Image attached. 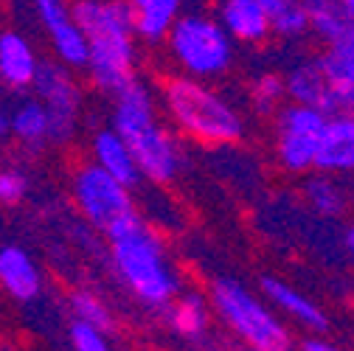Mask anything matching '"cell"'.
<instances>
[{
    "label": "cell",
    "instance_id": "cell-1",
    "mask_svg": "<svg viewBox=\"0 0 354 351\" xmlns=\"http://www.w3.org/2000/svg\"><path fill=\"white\" fill-rule=\"evenodd\" d=\"M76 26L87 42V76L104 96H118L138 79V37L124 0H73Z\"/></svg>",
    "mask_w": 354,
    "mask_h": 351
},
{
    "label": "cell",
    "instance_id": "cell-2",
    "mask_svg": "<svg viewBox=\"0 0 354 351\" xmlns=\"http://www.w3.org/2000/svg\"><path fill=\"white\" fill-rule=\"evenodd\" d=\"M113 129L127 141L138 163L141 178L155 186H169L183 171L186 152L180 135H174L160 115L152 87L141 79L129 82L118 96H113Z\"/></svg>",
    "mask_w": 354,
    "mask_h": 351
},
{
    "label": "cell",
    "instance_id": "cell-3",
    "mask_svg": "<svg viewBox=\"0 0 354 351\" xmlns=\"http://www.w3.org/2000/svg\"><path fill=\"white\" fill-rule=\"evenodd\" d=\"M107 242L115 278L138 303L149 310H166L183 292V276L169 258L166 239L144 216Z\"/></svg>",
    "mask_w": 354,
    "mask_h": 351
},
{
    "label": "cell",
    "instance_id": "cell-4",
    "mask_svg": "<svg viewBox=\"0 0 354 351\" xmlns=\"http://www.w3.org/2000/svg\"><path fill=\"white\" fill-rule=\"evenodd\" d=\"M160 107L177 135L205 146H231L248 133L245 115L225 93L183 73L160 84Z\"/></svg>",
    "mask_w": 354,
    "mask_h": 351
},
{
    "label": "cell",
    "instance_id": "cell-5",
    "mask_svg": "<svg viewBox=\"0 0 354 351\" xmlns=\"http://www.w3.org/2000/svg\"><path fill=\"white\" fill-rule=\"evenodd\" d=\"M171 62L183 76L200 82H216L234 68L236 42L208 15H180L166 34Z\"/></svg>",
    "mask_w": 354,
    "mask_h": 351
},
{
    "label": "cell",
    "instance_id": "cell-6",
    "mask_svg": "<svg viewBox=\"0 0 354 351\" xmlns=\"http://www.w3.org/2000/svg\"><path fill=\"white\" fill-rule=\"evenodd\" d=\"M208 301L214 315L253 351H290L292 337L281 318L242 281L216 278L208 290Z\"/></svg>",
    "mask_w": 354,
    "mask_h": 351
},
{
    "label": "cell",
    "instance_id": "cell-7",
    "mask_svg": "<svg viewBox=\"0 0 354 351\" xmlns=\"http://www.w3.org/2000/svg\"><path fill=\"white\" fill-rule=\"evenodd\" d=\"M71 194L84 216V222L104 239L124 234L129 225L141 219L138 202L127 186L113 180L107 171H102L93 160L79 163L71 174Z\"/></svg>",
    "mask_w": 354,
    "mask_h": 351
},
{
    "label": "cell",
    "instance_id": "cell-8",
    "mask_svg": "<svg viewBox=\"0 0 354 351\" xmlns=\"http://www.w3.org/2000/svg\"><path fill=\"white\" fill-rule=\"evenodd\" d=\"M34 99L48 113L51 146H68L79 133V118L84 107V91L76 70L57 59H42L31 82Z\"/></svg>",
    "mask_w": 354,
    "mask_h": 351
},
{
    "label": "cell",
    "instance_id": "cell-9",
    "mask_svg": "<svg viewBox=\"0 0 354 351\" xmlns=\"http://www.w3.org/2000/svg\"><path fill=\"white\" fill-rule=\"evenodd\" d=\"M34 17L39 20L42 31L48 34L54 59L71 70H84L87 65V42L82 28L76 26L71 0H31Z\"/></svg>",
    "mask_w": 354,
    "mask_h": 351
},
{
    "label": "cell",
    "instance_id": "cell-10",
    "mask_svg": "<svg viewBox=\"0 0 354 351\" xmlns=\"http://www.w3.org/2000/svg\"><path fill=\"white\" fill-rule=\"evenodd\" d=\"M0 290L17 303H34L46 290L42 267L20 242L0 245Z\"/></svg>",
    "mask_w": 354,
    "mask_h": 351
},
{
    "label": "cell",
    "instance_id": "cell-11",
    "mask_svg": "<svg viewBox=\"0 0 354 351\" xmlns=\"http://www.w3.org/2000/svg\"><path fill=\"white\" fill-rule=\"evenodd\" d=\"M309 31H313L326 51L354 57V23L343 12L340 0H301Z\"/></svg>",
    "mask_w": 354,
    "mask_h": 351
},
{
    "label": "cell",
    "instance_id": "cell-12",
    "mask_svg": "<svg viewBox=\"0 0 354 351\" xmlns=\"http://www.w3.org/2000/svg\"><path fill=\"white\" fill-rule=\"evenodd\" d=\"M39 54L31 46V39L17 28L0 31V84L9 91L26 93L39 68Z\"/></svg>",
    "mask_w": 354,
    "mask_h": 351
},
{
    "label": "cell",
    "instance_id": "cell-13",
    "mask_svg": "<svg viewBox=\"0 0 354 351\" xmlns=\"http://www.w3.org/2000/svg\"><path fill=\"white\" fill-rule=\"evenodd\" d=\"M315 171L351 174L354 171V115H329L315 146Z\"/></svg>",
    "mask_w": 354,
    "mask_h": 351
},
{
    "label": "cell",
    "instance_id": "cell-14",
    "mask_svg": "<svg viewBox=\"0 0 354 351\" xmlns=\"http://www.w3.org/2000/svg\"><path fill=\"white\" fill-rule=\"evenodd\" d=\"M91 160L102 171H107L113 180L127 186L129 191H136L144 183L141 171H138V163H136V158H132L127 141L115 133L113 126H99L93 133V138H91Z\"/></svg>",
    "mask_w": 354,
    "mask_h": 351
},
{
    "label": "cell",
    "instance_id": "cell-15",
    "mask_svg": "<svg viewBox=\"0 0 354 351\" xmlns=\"http://www.w3.org/2000/svg\"><path fill=\"white\" fill-rule=\"evenodd\" d=\"M259 287H261L264 298H268L281 315H287L290 321L301 323L304 329L318 332V334L329 329L326 312L321 310V306L313 298H306L301 290H295L292 284H287V281H281L276 276H261Z\"/></svg>",
    "mask_w": 354,
    "mask_h": 351
},
{
    "label": "cell",
    "instance_id": "cell-16",
    "mask_svg": "<svg viewBox=\"0 0 354 351\" xmlns=\"http://www.w3.org/2000/svg\"><path fill=\"white\" fill-rule=\"evenodd\" d=\"M216 23L242 46H261L270 37V20L256 0H219Z\"/></svg>",
    "mask_w": 354,
    "mask_h": 351
},
{
    "label": "cell",
    "instance_id": "cell-17",
    "mask_svg": "<svg viewBox=\"0 0 354 351\" xmlns=\"http://www.w3.org/2000/svg\"><path fill=\"white\" fill-rule=\"evenodd\" d=\"M9 138L28 155H39L51 146L48 138V113L34 96L23 99L9 113Z\"/></svg>",
    "mask_w": 354,
    "mask_h": 351
},
{
    "label": "cell",
    "instance_id": "cell-18",
    "mask_svg": "<svg viewBox=\"0 0 354 351\" xmlns=\"http://www.w3.org/2000/svg\"><path fill=\"white\" fill-rule=\"evenodd\" d=\"M318 65L324 70L329 87V115H354V57H343L335 51L318 54Z\"/></svg>",
    "mask_w": 354,
    "mask_h": 351
},
{
    "label": "cell",
    "instance_id": "cell-19",
    "mask_svg": "<svg viewBox=\"0 0 354 351\" xmlns=\"http://www.w3.org/2000/svg\"><path fill=\"white\" fill-rule=\"evenodd\" d=\"M284 79V91L287 99L295 104H309V107H318L326 115V104H329V87L324 79V70L318 65V57H306L298 59Z\"/></svg>",
    "mask_w": 354,
    "mask_h": 351
},
{
    "label": "cell",
    "instance_id": "cell-20",
    "mask_svg": "<svg viewBox=\"0 0 354 351\" xmlns=\"http://www.w3.org/2000/svg\"><path fill=\"white\" fill-rule=\"evenodd\" d=\"M166 321L169 326L180 334L183 340H200L211 326V301L203 292H180L166 306Z\"/></svg>",
    "mask_w": 354,
    "mask_h": 351
},
{
    "label": "cell",
    "instance_id": "cell-21",
    "mask_svg": "<svg viewBox=\"0 0 354 351\" xmlns=\"http://www.w3.org/2000/svg\"><path fill=\"white\" fill-rule=\"evenodd\" d=\"M180 3L183 0H141L138 6H132V26H136V37L147 46H158L166 39L169 28L180 17Z\"/></svg>",
    "mask_w": 354,
    "mask_h": 351
},
{
    "label": "cell",
    "instance_id": "cell-22",
    "mask_svg": "<svg viewBox=\"0 0 354 351\" xmlns=\"http://www.w3.org/2000/svg\"><path fill=\"white\" fill-rule=\"evenodd\" d=\"M315 146L318 135L276 129V160L290 174H309L315 169Z\"/></svg>",
    "mask_w": 354,
    "mask_h": 351
},
{
    "label": "cell",
    "instance_id": "cell-23",
    "mask_svg": "<svg viewBox=\"0 0 354 351\" xmlns=\"http://www.w3.org/2000/svg\"><path fill=\"white\" fill-rule=\"evenodd\" d=\"M335 174H306L304 180V200L309 202V208H313L315 214L326 216V219H335L346 211V191L340 189L337 180H332Z\"/></svg>",
    "mask_w": 354,
    "mask_h": 351
},
{
    "label": "cell",
    "instance_id": "cell-24",
    "mask_svg": "<svg viewBox=\"0 0 354 351\" xmlns=\"http://www.w3.org/2000/svg\"><path fill=\"white\" fill-rule=\"evenodd\" d=\"M256 3L270 20V34L281 39H301L304 34H309L301 0H256Z\"/></svg>",
    "mask_w": 354,
    "mask_h": 351
},
{
    "label": "cell",
    "instance_id": "cell-25",
    "mask_svg": "<svg viewBox=\"0 0 354 351\" xmlns=\"http://www.w3.org/2000/svg\"><path fill=\"white\" fill-rule=\"evenodd\" d=\"M68 310L73 315V321L79 323H87V326H93L104 334H113L115 332V315L110 306L91 290H73L68 295Z\"/></svg>",
    "mask_w": 354,
    "mask_h": 351
},
{
    "label": "cell",
    "instance_id": "cell-26",
    "mask_svg": "<svg viewBox=\"0 0 354 351\" xmlns=\"http://www.w3.org/2000/svg\"><path fill=\"white\" fill-rule=\"evenodd\" d=\"M287 102V91H284V79L281 73H259L250 84H248V104L259 118L276 115L279 107Z\"/></svg>",
    "mask_w": 354,
    "mask_h": 351
},
{
    "label": "cell",
    "instance_id": "cell-27",
    "mask_svg": "<svg viewBox=\"0 0 354 351\" xmlns=\"http://www.w3.org/2000/svg\"><path fill=\"white\" fill-rule=\"evenodd\" d=\"M31 194V174L17 166L6 163L0 166V208H17Z\"/></svg>",
    "mask_w": 354,
    "mask_h": 351
},
{
    "label": "cell",
    "instance_id": "cell-28",
    "mask_svg": "<svg viewBox=\"0 0 354 351\" xmlns=\"http://www.w3.org/2000/svg\"><path fill=\"white\" fill-rule=\"evenodd\" d=\"M68 340H71L73 351H115L110 334L87 326V323H79V321H73L68 326Z\"/></svg>",
    "mask_w": 354,
    "mask_h": 351
},
{
    "label": "cell",
    "instance_id": "cell-29",
    "mask_svg": "<svg viewBox=\"0 0 354 351\" xmlns=\"http://www.w3.org/2000/svg\"><path fill=\"white\" fill-rule=\"evenodd\" d=\"M301 351H351V348H343V345H335L324 337H306L301 343Z\"/></svg>",
    "mask_w": 354,
    "mask_h": 351
},
{
    "label": "cell",
    "instance_id": "cell-30",
    "mask_svg": "<svg viewBox=\"0 0 354 351\" xmlns=\"http://www.w3.org/2000/svg\"><path fill=\"white\" fill-rule=\"evenodd\" d=\"M9 141V113L0 110V146Z\"/></svg>",
    "mask_w": 354,
    "mask_h": 351
},
{
    "label": "cell",
    "instance_id": "cell-31",
    "mask_svg": "<svg viewBox=\"0 0 354 351\" xmlns=\"http://www.w3.org/2000/svg\"><path fill=\"white\" fill-rule=\"evenodd\" d=\"M343 247H346V253L354 258V225L346 228V234H343Z\"/></svg>",
    "mask_w": 354,
    "mask_h": 351
},
{
    "label": "cell",
    "instance_id": "cell-32",
    "mask_svg": "<svg viewBox=\"0 0 354 351\" xmlns=\"http://www.w3.org/2000/svg\"><path fill=\"white\" fill-rule=\"evenodd\" d=\"M340 6H343V12L348 15V20L354 23V0H340Z\"/></svg>",
    "mask_w": 354,
    "mask_h": 351
}]
</instances>
